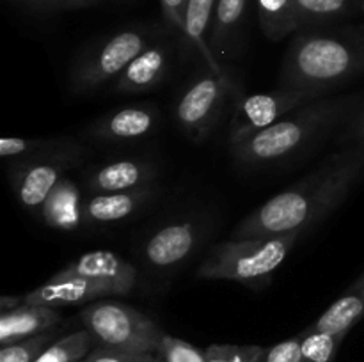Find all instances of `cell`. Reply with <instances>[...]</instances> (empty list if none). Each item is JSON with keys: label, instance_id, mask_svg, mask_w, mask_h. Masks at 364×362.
<instances>
[{"label": "cell", "instance_id": "12", "mask_svg": "<svg viewBox=\"0 0 364 362\" xmlns=\"http://www.w3.org/2000/svg\"><path fill=\"white\" fill-rule=\"evenodd\" d=\"M173 55V43L169 39H156L114 80L112 91L119 94H139L159 87L169 73Z\"/></svg>", "mask_w": 364, "mask_h": 362}, {"label": "cell", "instance_id": "21", "mask_svg": "<svg viewBox=\"0 0 364 362\" xmlns=\"http://www.w3.org/2000/svg\"><path fill=\"white\" fill-rule=\"evenodd\" d=\"M364 318V272L343 295L313 323V329L320 332L347 336L352 327Z\"/></svg>", "mask_w": 364, "mask_h": 362}, {"label": "cell", "instance_id": "27", "mask_svg": "<svg viewBox=\"0 0 364 362\" xmlns=\"http://www.w3.org/2000/svg\"><path fill=\"white\" fill-rule=\"evenodd\" d=\"M57 141H59V137H4L2 141H0V156H2L7 163L18 162V160L31 158V156L52 148Z\"/></svg>", "mask_w": 364, "mask_h": 362}, {"label": "cell", "instance_id": "35", "mask_svg": "<svg viewBox=\"0 0 364 362\" xmlns=\"http://www.w3.org/2000/svg\"><path fill=\"white\" fill-rule=\"evenodd\" d=\"M23 304V297L20 298H14V297H2V300H0V309L2 311H9V309H14L18 307V305Z\"/></svg>", "mask_w": 364, "mask_h": 362}, {"label": "cell", "instance_id": "37", "mask_svg": "<svg viewBox=\"0 0 364 362\" xmlns=\"http://www.w3.org/2000/svg\"><path fill=\"white\" fill-rule=\"evenodd\" d=\"M363 11H364V2H363Z\"/></svg>", "mask_w": 364, "mask_h": 362}, {"label": "cell", "instance_id": "13", "mask_svg": "<svg viewBox=\"0 0 364 362\" xmlns=\"http://www.w3.org/2000/svg\"><path fill=\"white\" fill-rule=\"evenodd\" d=\"M114 291L105 284L95 283L80 275H63L57 272L50 280L36 290L23 295V304L45 305V307L60 309L70 305H87L98 298L110 297Z\"/></svg>", "mask_w": 364, "mask_h": 362}, {"label": "cell", "instance_id": "16", "mask_svg": "<svg viewBox=\"0 0 364 362\" xmlns=\"http://www.w3.org/2000/svg\"><path fill=\"white\" fill-rule=\"evenodd\" d=\"M155 195V187L109 192V194H89L82 206L84 226H105V224H117L130 219L141 212Z\"/></svg>", "mask_w": 364, "mask_h": 362}, {"label": "cell", "instance_id": "26", "mask_svg": "<svg viewBox=\"0 0 364 362\" xmlns=\"http://www.w3.org/2000/svg\"><path fill=\"white\" fill-rule=\"evenodd\" d=\"M57 330H46L38 336L0 348V362H36V358L55 341Z\"/></svg>", "mask_w": 364, "mask_h": 362}, {"label": "cell", "instance_id": "14", "mask_svg": "<svg viewBox=\"0 0 364 362\" xmlns=\"http://www.w3.org/2000/svg\"><path fill=\"white\" fill-rule=\"evenodd\" d=\"M59 273L63 275H80L95 283L105 284L114 295H127L137 283V270L121 256L110 251H92L75 261L68 263Z\"/></svg>", "mask_w": 364, "mask_h": 362}, {"label": "cell", "instance_id": "33", "mask_svg": "<svg viewBox=\"0 0 364 362\" xmlns=\"http://www.w3.org/2000/svg\"><path fill=\"white\" fill-rule=\"evenodd\" d=\"M187 2L188 0H160L167 27L173 32H178L180 35L183 32V18Z\"/></svg>", "mask_w": 364, "mask_h": 362}, {"label": "cell", "instance_id": "31", "mask_svg": "<svg viewBox=\"0 0 364 362\" xmlns=\"http://www.w3.org/2000/svg\"><path fill=\"white\" fill-rule=\"evenodd\" d=\"M263 362H302L301 336H294L267 348Z\"/></svg>", "mask_w": 364, "mask_h": 362}, {"label": "cell", "instance_id": "34", "mask_svg": "<svg viewBox=\"0 0 364 362\" xmlns=\"http://www.w3.org/2000/svg\"><path fill=\"white\" fill-rule=\"evenodd\" d=\"M103 0H27V7L36 11H68L95 6Z\"/></svg>", "mask_w": 364, "mask_h": 362}, {"label": "cell", "instance_id": "6", "mask_svg": "<svg viewBox=\"0 0 364 362\" xmlns=\"http://www.w3.org/2000/svg\"><path fill=\"white\" fill-rule=\"evenodd\" d=\"M80 319L95 337L96 346L135 353H160L164 334L159 323L132 305L96 302L80 309Z\"/></svg>", "mask_w": 364, "mask_h": 362}, {"label": "cell", "instance_id": "19", "mask_svg": "<svg viewBox=\"0 0 364 362\" xmlns=\"http://www.w3.org/2000/svg\"><path fill=\"white\" fill-rule=\"evenodd\" d=\"M215 4L217 0H188L187 7H185L181 38H183L185 48L194 50L201 57L205 66L212 67L213 71L220 75H228V71L224 70L220 60L213 55L208 45V34L210 27H212Z\"/></svg>", "mask_w": 364, "mask_h": 362}, {"label": "cell", "instance_id": "9", "mask_svg": "<svg viewBox=\"0 0 364 362\" xmlns=\"http://www.w3.org/2000/svg\"><path fill=\"white\" fill-rule=\"evenodd\" d=\"M326 94L304 89L279 87L270 92H255V94L238 96L235 103L233 116L230 121L228 144L233 146L245 141L247 137L267 130L277 121L283 119L299 106L323 98Z\"/></svg>", "mask_w": 364, "mask_h": 362}, {"label": "cell", "instance_id": "17", "mask_svg": "<svg viewBox=\"0 0 364 362\" xmlns=\"http://www.w3.org/2000/svg\"><path fill=\"white\" fill-rule=\"evenodd\" d=\"M60 314L57 309L45 305L21 304L18 307L2 311L0 316V344L18 343L27 337L38 336L46 330L55 329L60 323Z\"/></svg>", "mask_w": 364, "mask_h": 362}, {"label": "cell", "instance_id": "22", "mask_svg": "<svg viewBox=\"0 0 364 362\" xmlns=\"http://www.w3.org/2000/svg\"><path fill=\"white\" fill-rule=\"evenodd\" d=\"M364 0H294L301 28L329 27L354 16Z\"/></svg>", "mask_w": 364, "mask_h": 362}, {"label": "cell", "instance_id": "18", "mask_svg": "<svg viewBox=\"0 0 364 362\" xmlns=\"http://www.w3.org/2000/svg\"><path fill=\"white\" fill-rule=\"evenodd\" d=\"M249 0H217L213 11L208 45L217 59L233 55L240 45L242 31L247 18Z\"/></svg>", "mask_w": 364, "mask_h": 362}, {"label": "cell", "instance_id": "20", "mask_svg": "<svg viewBox=\"0 0 364 362\" xmlns=\"http://www.w3.org/2000/svg\"><path fill=\"white\" fill-rule=\"evenodd\" d=\"M84 199L85 197L82 195L77 183L71 177L64 176L43 202V222L53 229L64 231V233L78 229L80 226H84V215H82Z\"/></svg>", "mask_w": 364, "mask_h": 362}, {"label": "cell", "instance_id": "25", "mask_svg": "<svg viewBox=\"0 0 364 362\" xmlns=\"http://www.w3.org/2000/svg\"><path fill=\"white\" fill-rule=\"evenodd\" d=\"M302 362H333L347 336L315 330L311 325L301 334Z\"/></svg>", "mask_w": 364, "mask_h": 362}, {"label": "cell", "instance_id": "4", "mask_svg": "<svg viewBox=\"0 0 364 362\" xmlns=\"http://www.w3.org/2000/svg\"><path fill=\"white\" fill-rule=\"evenodd\" d=\"M302 236V231L258 238H231L217 243L201 266L198 277L205 280H233L251 287L269 284Z\"/></svg>", "mask_w": 364, "mask_h": 362}, {"label": "cell", "instance_id": "3", "mask_svg": "<svg viewBox=\"0 0 364 362\" xmlns=\"http://www.w3.org/2000/svg\"><path fill=\"white\" fill-rule=\"evenodd\" d=\"M364 75V25L301 28L279 71L281 87L326 94Z\"/></svg>", "mask_w": 364, "mask_h": 362}, {"label": "cell", "instance_id": "29", "mask_svg": "<svg viewBox=\"0 0 364 362\" xmlns=\"http://www.w3.org/2000/svg\"><path fill=\"white\" fill-rule=\"evenodd\" d=\"M160 355L164 362H208L205 350H199L194 344L169 334H164Z\"/></svg>", "mask_w": 364, "mask_h": 362}, {"label": "cell", "instance_id": "8", "mask_svg": "<svg viewBox=\"0 0 364 362\" xmlns=\"http://www.w3.org/2000/svg\"><path fill=\"white\" fill-rule=\"evenodd\" d=\"M235 85L230 75L203 66L192 75L174 103V119L191 141L203 142L219 123Z\"/></svg>", "mask_w": 364, "mask_h": 362}, {"label": "cell", "instance_id": "23", "mask_svg": "<svg viewBox=\"0 0 364 362\" xmlns=\"http://www.w3.org/2000/svg\"><path fill=\"white\" fill-rule=\"evenodd\" d=\"M258 23L267 39L279 43L301 31L294 0H255Z\"/></svg>", "mask_w": 364, "mask_h": 362}, {"label": "cell", "instance_id": "1", "mask_svg": "<svg viewBox=\"0 0 364 362\" xmlns=\"http://www.w3.org/2000/svg\"><path fill=\"white\" fill-rule=\"evenodd\" d=\"M364 177V142L345 146L315 170L249 213L231 238H258L311 229L333 213Z\"/></svg>", "mask_w": 364, "mask_h": 362}, {"label": "cell", "instance_id": "36", "mask_svg": "<svg viewBox=\"0 0 364 362\" xmlns=\"http://www.w3.org/2000/svg\"><path fill=\"white\" fill-rule=\"evenodd\" d=\"M7 2H11V4H23V6H27V0H7Z\"/></svg>", "mask_w": 364, "mask_h": 362}, {"label": "cell", "instance_id": "11", "mask_svg": "<svg viewBox=\"0 0 364 362\" xmlns=\"http://www.w3.org/2000/svg\"><path fill=\"white\" fill-rule=\"evenodd\" d=\"M160 124L159 106L151 103H135L121 106L98 117L85 128V135L92 141L121 144L149 137Z\"/></svg>", "mask_w": 364, "mask_h": 362}, {"label": "cell", "instance_id": "28", "mask_svg": "<svg viewBox=\"0 0 364 362\" xmlns=\"http://www.w3.org/2000/svg\"><path fill=\"white\" fill-rule=\"evenodd\" d=\"M265 350L256 344H210L205 355L208 362H263Z\"/></svg>", "mask_w": 364, "mask_h": 362}, {"label": "cell", "instance_id": "32", "mask_svg": "<svg viewBox=\"0 0 364 362\" xmlns=\"http://www.w3.org/2000/svg\"><path fill=\"white\" fill-rule=\"evenodd\" d=\"M364 142V103L361 109L354 114L347 126L336 135L338 146H352V144H363Z\"/></svg>", "mask_w": 364, "mask_h": 362}, {"label": "cell", "instance_id": "30", "mask_svg": "<svg viewBox=\"0 0 364 362\" xmlns=\"http://www.w3.org/2000/svg\"><path fill=\"white\" fill-rule=\"evenodd\" d=\"M80 362H164L160 353H135V351L116 350V348L96 346Z\"/></svg>", "mask_w": 364, "mask_h": 362}, {"label": "cell", "instance_id": "15", "mask_svg": "<svg viewBox=\"0 0 364 362\" xmlns=\"http://www.w3.org/2000/svg\"><path fill=\"white\" fill-rule=\"evenodd\" d=\"M155 177V163L141 158H123L89 170L84 177V187L89 194H109L151 187Z\"/></svg>", "mask_w": 364, "mask_h": 362}, {"label": "cell", "instance_id": "5", "mask_svg": "<svg viewBox=\"0 0 364 362\" xmlns=\"http://www.w3.org/2000/svg\"><path fill=\"white\" fill-rule=\"evenodd\" d=\"M162 35L156 25H134L100 39L73 64L70 89L73 94H91L116 80L128 64Z\"/></svg>", "mask_w": 364, "mask_h": 362}, {"label": "cell", "instance_id": "24", "mask_svg": "<svg viewBox=\"0 0 364 362\" xmlns=\"http://www.w3.org/2000/svg\"><path fill=\"white\" fill-rule=\"evenodd\" d=\"M96 348L95 337L87 329L55 339L36 362H80Z\"/></svg>", "mask_w": 364, "mask_h": 362}, {"label": "cell", "instance_id": "7", "mask_svg": "<svg viewBox=\"0 0 364 362\" xmlns=\"http://www.w3.org/2000/svg\"><path fill=\"white\" fill-rule=\"evenodd\" d=\"M85 160L84 146L71 138L59 137L52 148L31 156L7 163L11 190L23 208L41 209L59 181Z\"/></svg>", "mask_w": 364, "mask_h": 362}, {"label": "cell", "instance_id": "2", "mask_svg": "<svg viewBox=\"0 0 364 362\" xmlns=\"http://www.w3.org/2000/svg\"><path fill=\"white\" fill-rule=\"evenodd\" d=\"M364 103V92L313 99L267 130L230 146L235 163L247 170H269L295 163L334 131L343 130Z\"/></svg>", "mask_w": 364, "mask_h": 362}, {"label": "cell", "instance_id": "10", "mask_svg": "<svg viewBox=\"0 0 364 362\" xmlns=\"http://www.w3.org/2000/svg\"><path fill=\"white\" fill-rule=\"evenodd\" d=\"M203 240V224L192 219L173 220L156 229L144 243V259L159 270H171L187 261Z\"/></svg>", "mask_w": 364, "mask_h": 362}]
</instances>
